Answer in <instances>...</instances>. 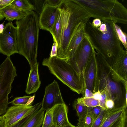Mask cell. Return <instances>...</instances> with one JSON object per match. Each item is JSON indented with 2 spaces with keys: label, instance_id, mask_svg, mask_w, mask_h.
Wrapping results in <instances>:
<instances>
[{
  "label": "cell",
  "instance_id": "23",
  "mask_svg": "<svg viewBox=\"0 0 127 127\" xmlns=\"http://www.w3.org/2000/svg\"><path fill=\"white\" fill-rule=\"evenodd\" d=\"M115 30L117 36L121 44H122L127 51V34L123 32L121 28L116 24L114 25Z\"/></svg>",
  "mask_w": 127,
  "mask_h": 127
},
{
  "label": "cell",
  "instance_id": "33",
  "mask_svg": "<svg viewBox=\"0 0 127 127\" xmlns=\"http://www.w3.org/2000/svg\"><path fill=\"white\" fill-rule=\"evenodd\" d=\"M106 95L104 94H102L101 99L99 100V106L101 107L103 109H106L105 104L106 101Z\"/></svg>",
  "mask_w": 127,
  "mask_h": 127
},
{
  "label": "cell",
  "instance_id": "32",
  "mask_svg": "<svg viewBox=\"0 0 127 127\" xmlns=\"http://www.w3.org/2000/svg\"><path fill=\"white\" fill-rule=\"evenodd\" d=\"M58 46L57 43L54 41L51 51L50 54V57H52L57 56V53Z\"/></svg>",
  "mask_w": 127,
  "mask_h": 127
},
{
  "label": "cell",
  "instance_id": "25",
  "mask_svg": "<svg viewBox=\"0 0 127 127\" xmlns=\"http://www.w3.org/2000/svg\"><path fill=\"white\" fill-rule=\"evenodd\" d=\"M53 107L46 111L44 116L42 127H53Z\"/></svg>",
  "mask_w": 127,
  "mask_h": 127
},
{
  "label": "cell",
  "instance_id": "22",
  "mask_svg": "<svg viewBox=\"0 0 127 127\" xmlns=\"http://www.w3.org/2000/svg\"><path fill=\"white\" fill-rule=\"evenodd\" d=\"M76 101L77 102L82 103L88 107L99 106V100L96 99L93 97H82L78 98Z\"/></svg>",
  "mask_w": 127,
  "mask_h": 127
},
{
  "label": "cell",
  "instance_id": "5",
  "mask_svg": "<svg viewBox=\"0 0 127 127\" xmlns=\"http://www.w3.org/2000/svg\"><path fill=\"white\" fill-rule=\"evenodd\" d=\"M91 15L101 20L127 23V10L117 0H75Z\"/></svg>",
  "mask_w": 127,
  "mask_h": 127
},
{
  "label": "cell",
  "instance_id": "44",
  "mask_svg": "<svg viewBox=\"0 0 127 127\" xmlns=\"http://www.w3.org/2000/svg\"><path fill=\"white\" fill-rule=\"evenodd\" d=\"M2 116H0V121L2 120Z\"/></svg>",
  "mask_w": 127,
  "mask_h": 127
},
{
  "label": "cell",
  "instance_id": "3",
  "mask_svg": "<svg viewBox=\"0 0 127 127\" xmlns=\"http://www.w3.org/2000/svg\"><path fill=\"white\" fill-rule=\"evenodd\" d=\"M102 21L106 26L105 31H100L90 20L87 23L85 30L95 50L102 55L111 67L124 49L115 30L116 23L110 20Z\"/></svg>",
  "mask_w": 127,
  "mask_h": 127
},
{
  "label": "cell",
  "instance_id": "35",
  "mask_svg": "<svg viewBox=\"0 0 127 127\" xmlns=\"http://www.w3.org/2000/svg\"><path fill=\"white\" fill-rule=\"evenodd\" d=\"M14 0H0V9L10 4Z\"/></svg>",
  "mask_w": 127,
  "mask_h": 127
},
{
  "label": "cell",
  "instance_id": "6",
  "mask_svg": "<svg viewBox=\"0 0 127 127\" xmlns=\"http://www.w3.org/2000/svg\"><path fill=\"white\" fill-rule=\"evenodd\" d=\"M42 65L47 66L51 73L73 91L80 94L84 92L83 80L72 65L57 56L44 59Z\"/></svg>",
  "mask_w": 127,
  "mask_h": 127
},
{
  "label": "cell",
  "instance_id": "40",
  "mask_svg": "<svg viewBox=\"0 0 127 127\" xmlns=\"http://www.w3.org/2000/svg\"><path fill=\"white\" fill-rule=\"evenodd\" d=\"M98 29L101 32H103L105 31L107 29V27L105 24L102 22L101 25L98 28Z\"/></svg>",
  "mask_w": 127,
  "mask_h": 127
},
{
  "label": "cell",
  "instance_id": "20",
  "mask_svg": "<svg viewBox=\"0 0 127 127\" xmlns=\"http://www.w3.org/2000/svg\"><path fill=\"white\" fill-rule=\"evenodd\" d=\"M59 10L60 11L56 21L49 32L52 36L54 41L57 44L58 48L60 44L62 30L61 13Z\"/></svg>",
  "mask_w": 127,
  "mask_h": 127
},
{
  "label": "cell",
  "instance_id": "21",
  "mask_svg": "<svg viewBox=\"0 0 127 127\" xmlns=\"http://www.w3.org/2000/svg\"><path fill=\"white\" fill-rule=\"evenodd\" d=\"M10 4L27 13L35 10L33 5L27 0H14Z\"/></svg>",
  "mask_w": 127,
  "mask_h": 127
},
{
  "label": "cell",
  "instance_id": "39",
  "mask_svg": "<svg viewBox=\"0 0 127 127\" xmlns=\"http://www.w3.org/2000/svg\"><path fill=\"white\" fill-rule=\"evenodd\" d=\"M93 97L95 99L99 100L101 99L102 94L99 90L93 93Z\"/></svg>",
  "mask_w": 127,
  "mask_h": 127
},
{
  "label": "cell",
  "instance_id": "26",
  "mask_svg": "<svg viewBox=\"0 0 127 127\" xmlns=\"http://www.w3.org/2000/svg\"><path fill=\"white\" fill-rule=\"evenodd\" d=\"M73 106L79 118L84 116L88 112V107L82 103L77 102L76 101L74 103Z\"/></svg>",
  "mask_w": 127,
  "mask_h": 127
},
{
  "label": "cell",
  "instance_id": "2",
  "mask_svg": "<svg viewBox=\"0 0 127 127\" xmlns=\"http://www.w3.org/2000/svg\"><path fill=\"white\" fill-rule=\"evenodd\" d=\"M59 8L61 13L62 30L57 56L64 59L72 36L77 31L85 27L92 16L75 0H63Z\"/></svg>",
  "mask_w": 127,
  "mask_h": 127
},
{
  "label": "cell",
  "instance_id": "8",
  "mask_svg": "<svg viewBox=\"0 0 127 127\" xmlns=\"http://www.w3.org/2000/svg\"><path fill=\"white\" fill-rule=\"evenodd\" d=\"M42 102L30 106H12L7 109L2 116L4 127H12L21 120L39 110Z\"/></svg>",
  "mask_w": 127,
  "mask_h": 127
},
{
  "label": "cell",
  "instance_id": "24",
  "mask_svg": "<svg viewBox=\"0 0 127 127\" xmlns=\"http://www.w3.org/2000/svg\"><path fill=\"white\" fill-rule=\"evenodd\" d=\"M93 123L92 118L87 113L84 116L79 118L77 127H91Z\"/></svg>",
  "mask_w": 127,
  "mask_h": 127
},
{
  "label": "cell",
  "instance_id": "16",
  "mask_svg": "<svg viewBox=\"0 0 127 127\" xmlns=\"http://www.w3.org/2000/svg\"><path fill=\"white\" fill-rule=\"evenodd\" d=\"M85 27L77 31L72 36L68 46L64 60L67 61L73 56L79 45L86 36L85 30Z\"/></svg>",
  "mask_w": 127,
  "mask_h": 127
},
{
  "label": "cell",
  "instance_id": "37",
  "mask_svg": "<svg viewBox=\"0 0 127 127\" xmlns=\"http://www.w3.org/2000/svg\"><path fill=\"white\" fill-rule=\"evenodd\" d=\"M85 93L84 97L87 98L93 97V93L90 90L84 87V92Z\"/></svg>",
  "mask_w": 127,
  "mask_h": 127
},
{
  "label": "cell",
  "instance_id": "13",
  "mask_svg": "<svg viewBox=\"0 0 127 127\" xmlns=\"http://www.w3.org/2000/svg\"><path fill=\"white\" fill-rule=\"evenodd\" d=\"M59 6H51L45 4L39 19L40 29L50 32L56 22L59 13Z\"/></svg>",
  "mask_w": 127,
  "mask_h": 127
},
{
  "label": "cell",
  "instance_id": "43",
  "mask_svg": "<svg viewBox=\"0 0 127 127\" xmlns=\"http://www.w3.org/2000/svg\"><path fill=\"white\" fill-rule=\"evenodd\" d=\"M0 127H4V122L3 120L0 121Z\"/></svg>",
  "mask_w": 127,
  "mask_h": 127
},
{
  "label": "cell",
  "instance_id": "10",
  "mask_svg": "<svg viewBox=\"0 0 127 127\" xmlns=\"http://www.w3.org/2000/svg\"><path fill=\"white\" fill-rule=\"evenodd\" d=\"M127 107L106 109L100 127H127Z\"/></svg>",
  "mask_w": 127,
  "mask_h": 127
},
{
  "label": "cell",
  "instance_id": "17",
  "mask_svg": "<svg viewBox=\"0 0 127 127\" xmlns=\"http://www.w3.org/2000/svg\"><path fill=\"white\" fill-rule=\"evenodd\" d=\"M121 78L127 81V51L124 50L111 67Z\"/></svg>",
  "mask_w": 127,
  "mask_h": 127
},
{
  "label": "cell",
  "instance_id": "19",
  "mask_svg": "<svg viewBox=\"0 0 127 127\" xmlns=\"http://www.w3.org/2000/svg\"><path fill=\"white\" fill-rule=\"evenodd\" d=\"M44 112L41 108L31 114L21 127H40L42 124Z\"/></svg>",
  "mask_w": 127,
  "mask_h": 127
},
{
  "label": "cell",
  "instance_id": "4",
  "mask_svg": "<svg viewBox=\"0 0 127 127\" xmlns=\"http://www.w3.org/2000/svg\"><path fill=\"white\" fill-rule=\"evenodd\" d=\"M18 53L28 61L31 68L37 63L39 29V18L32 11L16 22Z\"/></svg>",
  "mask_w": 127,
  "mask_h": 127
},
{
  "label": "cell",
  "instance_id": "14",
  "mask_svg": "<svg viewBox=\"0 0 127 127\" xmlns=\"http://www.w3.org/2000/svg\"><path fill=\"white\" fill-rule=\"evenodd\" d=\"M68 110L65 103L57 105L53 107V127H59L70 123L68 117Z\"/></svg>",
  "mask_w": 127,
  "mask_h": 127
},
{
  "label": "cell",
  "instance_id": "42",
  "mask_svg": "<svg viewBox=\"0 0 127 127\" xmlns=\"http://www.w3.org/2000/svg\"><path fill=\"white\" fill-rule=\"evenodd\" d=\"M59 127H77L72 125L71 123L67 125L62 126Z\"/></svg>",
  "mask_w": 127,
  "mask_h": 127
},
{
  "label": "cell",
  "instance_id": "41",
  "mask_svg": "<svg viewBox=\"0 0 127 127\" xmlns=\"http://www.w3.org/2000/svg\"><path fill=\"white\" fill-rule=\"evenodd\" d=\"M4 23L0 24V34L2 33L5 26L4 25Z\"/></svg>",
  "mask_w": 127,
  "mask_h": 127
},
{
  "label": "cell",
  "instance_id": "31",
  "mask_svg": "<svg viewBox=\"0 0 127 127\" xmlns=\"http://www.w3.org/2000/svg\"><path fill=\"white\" fill-rule=\"evenodd\" d=\"M63 0H45V4L53 6H59Z\"/></svg>",
  "mask_w": 127,
  "mask_h": 127
},
{
  "label": "cell",
  "instance_id": "38",
  "mask_svg": "<svg viewBox=\"0 0 127 127\" xmlns=\"http://www.w3.org/2000/svg\"><path fill=\"white\" fill-rule=\"evenodd\" d=\"M31 115L24 118L12 127H21Z\"/></svg>",
  "mask_w": 127,
  "mask_h": 127
},
{
  "label": "cell",
  "instance_id": "12",
  "mask_svg": "<svg viewBox=\"0 0 127 127\" xmlns=\"http://www.w3.org/2000/svg\"><path fill=\"white\" fill-rule=\"evenodd\" d=\"M84 80V87L93 93L98 91L97 67L95 50L85 70Z\"/></svg>",
  "mask_w": 127,
  "mask_h": 127
},
{
  "label": "cell",
  "instance_id": "11",
  "mask_svg": "<svg viewBox=\"0 0 127 127\" xmlns=\"http://www.w3.org/2000/svg\"><path fill=\"white\" fill-rule=\"evenodd\" d=\"M64 103L59 84L54 80L45 88L41 108L47 111L56 105Z\"/></svg>",
  "mask_w": 127,
  "mask_h": 127
},
{
  "label": "cell",
  "instance_id": "27",
  "mask_svg": "<svg viewBox=\"0 0 127 127\" xmlns=\"http://www.w3.org/2000/svg\"><path fill=\"white\" fill-rule=\"evenodd\" d=\"M31 96H26L16 97L8 103H12L15 106H28L27 103Z\"/></svg>",
  "mask_w": 127,
  "mask_h": 127
},
{
  "label": "cell",
  "instance_id": "7",
  "mask_svg": "<svg viewBox=\"0 0 127 127\" xmlns=\"http://www.w3.org/2000/svg\"><path fill=\"white\" fill-rule=\"evenodd\" d=\"M95 51L86 35L79 45L73 56L66 61L72 65L83 80L85 70Z\"/></svg>",
  "mask_w": 127,
  "mask_h": 127
},
{
  "label": "cell",
  "instance_id": "29",
  "mask_svg": "<svg viewBox=\"0 0 127 127\" xmlns=\"http://www.w3.org/2000/svg\"><path fill=\"white\" fill-rule=\"evenodd\" d=\"M33 1L34 5L36 10L39 14H40L45 4V0H32Z\"/></svg>",
  "mask_w": 127,
  "mask_h": 127
},
{
  "label": "cell",
  "instance_id": "34",
  "mask_svg": "<svg viewBox=\"0 0 127 127\" xmlns=\"http://www.w3.org/2000/svg\"><path fill=\"white\" fill-rule=\"evenodd\" d=\"M106 109H111L114 108V103L113 100L109 99L106 100L105 104Z\"/></svg>",
  "mask_w": 127,
  "mask_h": 127
},
{
  "label": "cell",
  "instance_id": "1",
  "mask_svg": "<svg viewBox=\"0 0 127 127\" xmlns=\"http://www.w3.org/2000/svg\"><path fill=\"white\" fill-rule=\"evenodd\" d=\"M97 67L98 90L110 99L114 108L127 107V81L120 77L106 60L95 51Z\"/></svg>",
  "mask_w": 127,
  "mask_h": 127
},
{
  "label": "cell",
  "instance_id": "18",
  "mask_svg": "<svg viewBox=\"0 0 127 127\" xmlns=\"http://www.w3.org/2000/svg\"><path fill=\"white\" fill-rule=\"evenodd\" d=\"M0 13L4 18L9 21L20 20L28 13L11 4L0 9Z\"/></svg>",
  "mask_w": 127,
  "mask_h": 127
},
{
  "label": "cell",
  "instance_id": "15",
  "mask_svg": "<svg viewBox=\"0 0 127 127\" xmlns=\"http://www.w3.org/2000/svg\"><path fill=\"white\" fill-rule=\"evenodd\" d=\"M38 63L31 68L26 88V93L30 94L36 92L39 88L41 82L39 79Z\"/></svg>",
  "mask_w": 127,
  "mask_h": 127
},
{
  "label": "cell",
  "instance_id": "9",
  "mask_svg": "<svg viewBox=\"0 0 127 127\" xmlns=\"http://www.w3.org/2000/svg\"><path fill=\"white\" fill-rule=\"evenodd\" d=\"M0 52L7 57L18 53L16 27L9 22L0 34Z\"/></svg>",
  "mask_w": 127,
  "mask_h": 127
},
{
  "label": "cell",
  "instance_id": "28",
  "mask_svg": "<svg viewBox=\"0 0 127 127\" xmlns=\"http://www.w3.org/2000/svg\"><path fill=\"white\" fill-rule=\"evenodd\" d=\"M102 108L99 106L93 107H88V113L92 117L93 122L98 116Z\"/></svg>",
  "mask_w": 127,
  "mask_h": 127
},
{
  "label": "cell",
  "instance_id": "36",
  "mask_svg": "<svg viewBox=\"0 0 127 127\" xmlns=\"http://www.w3.org/2000/svg\"><path fill=\"white\" fill-rule=\"evenodd\" d=\"M92 24L93 26L95 28H98L101 24V20L98 18H95L94 19Z\"/></svg>",
  "mask_w": 127,
  "mask_h": 127
},
{
  "label": "cell",
  "instance_id": "30",
  "mask_svg": "<svg viewBox=\"0 0 127 127\" xmlns=\"http://www.w3.org/2000/svg\"><path fill=\"white\" fill-rule=\"evenodd\" d=\"M105 110L102 109L98 116L93 122L91 127H100L103 120Z\"/></svg>",
  "mask_w": 127,
  "mask_h": 127
}]
</instances>
